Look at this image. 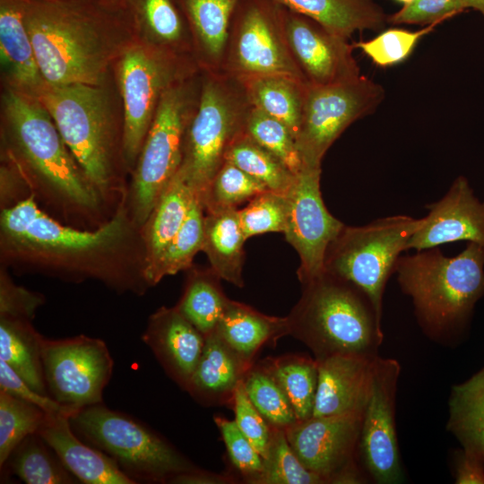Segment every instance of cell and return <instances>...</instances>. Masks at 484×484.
Returning a JSON list of instances; mask_svg holds the SVG:
<instances>
[{
    "label": "cell",
    "mask_w": 484,
    "mask_h": 484,
    "mask_svg": "<svg viewBox=\"0 0 484 484\" xmlns=\"http://www.w3.org/2000/svg\"><path fill=\"white\" fill-rule=\"evenodd\" d=\"M43 1H52V2H66V3H74V2H90V0H43Z\"/></svg>",
    "instance_id": "cell-55"
},
{
    "label": "cell",
    "mask_w": 484,
    "mask_h": 484,
    "mask_svg": "<svg viewBox=\"0 0 484 484\" xmlns=\"http://www.w3.org/2000/svg\"><path fill=\"white\" fill-rule=\"evenodd\" d=\"M428 215L408 243L417 251L467 240L484 246V202L475 195L464 177H458L446 194L426 206Z\"/></svg>",
    "instance_id": "cell-19"
},
{
    "label": "cell",
    "mask_w": 484,
    "mask_h": 484,
    "mask_svg": "<svg viewBox=\"0 0 484 484\" xmlns=\"http://www.w3.org/2000/svg\"><path fill=\"white\" fill-rule=\"evenodd\" d=\"M4 110L9 143L20 161L18 175L37 203L73 227L92 229L108 221L115 212L89 180L46 108L9 91Z\"/></svg>",
    "instance_id": "cell-2"
},
{
    "label": "cell",
    "mask_w": 484,
    "mask_h": 484,
    "mask_svg": "<svg viewBox=\"0 0 484 484\" xmlns=\"http://www.w3.org/2000/svg\"><path fill=\"white\" fill-rule=\"evenodd\" d=\"M252 107L239 79L202 71L199 99L186 129L178 169L200 202L229 147L245 131Z\"/></svg>",
    "instance_id": "cell-7"
},
{
    "label": "cell",
    "mask_w": 484,
    "mask_h": 484,
    "mask_svg": "<svg viewBox=\"0 0 484 484\" xmlns=\"http://www.w3.org/2000/svg\"><path fill=\"white\" fill-rule=\"evenodd\" d=\"M238 0H179L202 71L220 72L229 25Z\"/></svg>",
    "instance_id": "cell-24"
},
{
    "label": "cell",
    "mask_w": 484,
    "mask_h": 484,
    "mask_svg": "<svg viewBox=\"0 0 484 484\" xmlns=\"http://www.w3.org/2000/svg\"><path fill=\"white\" fill-rule=\"evenodd\" d=\"M202 83L186 79L162 94L127 188L125 204L142 227L177 173L187 124L197 106Z\"/></svg>",
    "instance_id": "cell-8"
},
{
    "label": "cell",
    "mask_w": 484,
    "mask_h": 484,
    "mask_svg": "<svg viewBox=\"0 0 484 484\" xmlns=\"http://www.w3.org/2000/svg\"><path fill=\"white\" fill-rule=\"evenodd\" d=\"M385 94L380 84L364 75L332 85L307 84L295 139L303 166L321 168L325 152L336 139L353 122L373 113Z\"/></svg>",
    "instance_id": "cell-13"
},
{
    "label": "cell",
    "mask_w": 484,
    "mask_h": 484,
    "mask_svg": "<svg viewBox=\"0 0 484 484\" xmlns=\"http://www.w3.org/2000/svg\"><path fill=\"white\" fill-rule=\"evenodd\" d=\"M225 160L236 165L268 190L286 194L296 174L275 155L261 146L245 131L229 147Z\"/></svg>",
    "instance_id": "cell-37"
},
{
    "label": "cell",
    "mask_w": 484,
    "mask_h": 484,
    "mask_svg": "<svg viewBox=\"0 0 484 484\" xmlns=\"http://www.w3.org/2000/svg\"><path fill=\"white\" fill-rule=\"evenodd\" d=\"M246 393L268 424L285 429L298 419L282 389L264 367H251L243 378Z\"/></svg>",
    "instance_id": "cell-42"
},
{
    "label": "cell",
    "mask_w": 484,
    "mask_h": 484,
    "mask_svg": "<svg viewBox=\"0 0 484 484\" xmlns=\"http://www.w3.org/2000/svg\"><path fill=\"white\" fill-rule=\"evenodd\" d=\"M39 100L89 180L116 212L127 187L115 169L114 134L103 91L97 85L46 84Z\"/></svg>",
    "instance_id": "cell-6"
},
{
    "label": "cell",
    "mask_w": 484,
    "mask_h": 484,
    "mask_svg": "<svg viewBox=\"0 0 484 484\" xmlns=\"http://www.w3.org/2000/svg\"><path fill=\"white\" fill-rule=\"evenodd\" d=\"M48 413L40 407L0 390V466L29 435L37 433Z\"/></svg>",
    "instance_id": "cell-40"
},
{
    "label": "cell",
    "mask_w": 484,
    "mask_h": 484,
    "mask_svg": "<svg viewBox=\"0 0 484 484\" xmlns=\"http://www.w3.org/2000/svg\"><path fill=\"white\" fill-rule=\"evenodd\" d=\"M454 466L456 484H484V461L476 455L462 448L455 454Z\"/></svg>",
    "instance_id": "cell-51"
},
{
    "label": "cell",
    "mask_w": 484,
    "mask_h": 484,
    "mask_svg": "<svg viewBox=\"0 0 484 484\" xmlns=\"http://www.w3.org/2000/svg\"><path fill=\"white\" fill-rule=\"evenodd\" d=\"M214 330L230 348L252 363L264 344L289 334V323L287 316H270L230 299Z\"/></svg>",
    "instance_id": "cell-26"
},
{
    "label": "cell",
    "mask_w": 484,
    "mask_h": 484,
    "mask_svg": "<svg viewBox=\"0 0 484 484\" xmlns=\"http://www.w3.org/2000/svg\"><path fill=\"white\" fill-rule=\"evenodd\" d=\"M125 3L131 4L145 30L168 51L186 48L189 27L179 0H125Z\"/></svg>",
    "instance_id": "cell-38"
},
{
    "label": "cell",
    "mask_w": 484,
    "mask_h": 484,
    "mask_svg": "<svg viewBox=\"0 0 484 484\" xmlns=\"http://www.w3.org/2000/svg\"><path fill=\"white\" fill-rule=\"evenodd\" d=\"M248 202L245 208L238 210L246 239L268 232H284L288 215L286 194L266 190Z\"/></svg>",
    "instance_id": "cell-44"
},
{
    "label": "cell",
    "mask_w": 484,
    "mask_h": 484,
    "mask_svg": "<svg viewBox=\"0 0 484 484\" xmlns=\"http://www.w3.org/2000/svg\"><path fill=\"white\" fill-rule=\"evenodd\" d=\"M41 354L47 389L53 399L73 413L102 403L114 366L104 341L84 334L43 337Z\"/></svg>",
    "instance_id": "cell-14"
},
{
    "label": "cell",
    "mask_w": 484,
    "mask_h": 484,
    "mask_svg": "<svg viewBox=\"0 0 484 484\" xmlns=\"http://www.w3.org/2000/svg\"><path fill=\"white\" fill-rule=\"evenodd\" d=\"M252 106L283 123L296 139L307 83L287 76H258L240 80Z\"/></svg>",
    "instance_id": "cell-32"
},
{
    "label": "cell",
    "mask_w": 484,
    "mask_h": 484,
    "mask_svg": "<svg viewBox=\"0 0 484 484\" xmlns=\"http://www.w3.org/2000/svg\"><path fill=\"white\" fill-rule=\"evenodd\" d=\"M42 339L31 320L0 316V359L36 392L49 395L42 363Z\"/></svg>",
    "instance_id": "cell-31"
},
{
    "label": "cell",
    "mask_w": 484,
    "mask_h": 484,
    "mask_svg": "<svg viewBox=\"0 0 484 484\" xmlns=\"http://www.w3.org/2000/svg\"><path fill=\"white\" fill-rule=\"evenodd\" d=\"M363 412L312 416L284 429L303 465L326 483L366 482L357 463Z\"/></svg>",
    "instance_id": "cell-15"
},
{
    "label": "cell",
    "mask_w": 484,
    "mask_h": 484,
    "mask_svg": "<svg viewBox=\"0 0 484 484\" xmlns=\"http://www.w3.org/2000/svg\"><path fill=\"white\" fill-rule=\"evenodd\" d=\"M400 363L376 358L369 396L362 415L359 452L364 470L377 484L403 480L395 428V398Z\"/></svg>",
    "instance_id": "cell-16"
},
{
    "label": "cell",
    "mask_w": 484,
    "mask_h": 484,
    "mask_svg": "<svg viewBox=\"0 0 484 484\" xmlns=\"http://www.w3.org/2000/svg\"><path fill=\"white\" fill-rule=\"evenodd\" d=\"M466 9L463 0H413L387 17V22L428 25L443 22Z\"/></svg>",
    "instance_id": "cell-48"
},
{
    "label": "cell",
    "mask_w": 484,
    "mask_h": 484,
    "mask_svg": "<svg viewBox=\"0 0 484 484\" xmlns=\"http://www.w3.org/2000/svg\"><path fill=\"white\" fill-rule=\"evenodd\" d=\"M45 302L44 297L16 285L1 265L0 272V316H12L31 320L36 310Z\"/></svg>",
    "instance_id": "cell-49"
},
{
    "label": "cell",
    "mask_w": 484,
    "mask_h": 484,
    "mask_svg": "<svg viewBox=\"0 0 484 484\" xmlns=\"http://www.w3.org/2000/svg\"><path fill=\"white\" fill-rule=\"evenodd\" d=\"M0 390L23 401L33 403L49 414L73 412L63 406L49 395H44L32 389L8 364L0 359Z\"/></svg>",
    "instance_id": "cell-50"
},
{
    "label": "cell",
    "mask_w": 484,
    "mask_h": 484,
    "mask_svg": "<svg viewBox=\"0 0 484 484\" xmlns=\"http://www.w3.org/2000/svg\"><path fill=\"white\" fill-rule=\"evenodd\" d=\"M99 4L106 8H120L125 5V0H98Z\"/></svg>",
    "instance_id": "cell-54"
},
{
    "label": "cell",
    "mask_w": 484,
    "mask_h": 484,
    "mask_svg": "<svg viewBox=\"0 0 484 484\" xmlns=\"http://www.w3.org/2000/svg\"><path fill=\"white\" fill-rule=\"evenodd\" d=\"M394 272L402 291L412 300L423 333L435 341L451 343L484 295V246L469 242L454 257L436 247L401 255Z\"/></svg>",
    "instance_id": "cell-3"
},
{
    "label": "cell",
    "mask_w": 484,
    "mask_h": 484,
    "mask_svg": "<svg viewBox=\"0 0 484 484\" xmlns=\"http://www.w3.org/2000/svg\"><path fill=\"white\" fill-rule=\"evenodd\" d=\"M169 377L186 390L204 346V335L175 307L150 315L142 336Z\"/></svg>",
    "instance_id": "cell-21"
},
{
    "label": "cell",
    "mask_w": 484,
    "mask_h": 484,
    "mask_svg": "<svg viewBox=\"0 0 484 484\" xmlns=\"http://www.w3.org/2000/svg\"><path fill=\"white\" fill-rule=\"evenodd\" d=\"M266 190L260 181L225 160L209 184L201 203L204 213L236 209Z\"/></svg>",
    "instance_id": "cell-41"
},
{
    "label": "cell",
    "mask_w": 484,
    "mask_h": 484,
    "mask_svg": "<svg viewBox=\"0 0 484 484\" xmlns=\"http://www.w3.org/2000/svg\"><path fill=\"white\" fill-rule=\"evenodd\" d=\"M321 172V168L303 166L286 194L288 215L283 233L299 256L298 277L301 284L324 271L327 247L344 227L325 207Z\"/></svg>",
    "instance_id": "cell-17"
},
{
    "label": "cell",
    "mask_w": 484,
    "mask_h": 484,
    "mask_svg": "<svg viewBox=\"0 0 484 484\" xmlns=\"http://www.w3.org/2000/svg\"><path fill=\"white\" fill-rule=\"evenodd\" d=\"M194 68L199 66L167 50L134 47L125 51L119 82L124 103L122 153L128 166L136 163L164 91L194 75Z\"/></svg>",
    "instance_id": "cell-12"
},
{
    "label": "cell",
    "mask_w": 484,
    "mask_h": 484,
    "mask_svg": "<svg viewBox=\"0 0 484 484\" xmlns=\"http://www.w3.org/2000/svg\"><path fill=\"white\" fill-rule=\"evenodd\" d=\"M378 355L342 353L316 360L318 382L313 416L363 412Z\"/></svg>",
    "instance_id": "cell-20"
},
{
    "label": "cell",
    "mask_w": 484,
    "mask_h": 484,
    "mask_svg": "<svg viewBox=\"0 0 484 484\" xmlns=\"http://www.w3.org/2000/svg\"><path fill=\"white\" fill-rule=\"evenodd\" d=\"M0 258L17 272L93 280L120 294L143 295L150 288L142 227L125 200L103 225L88 229L55 219L30 194L1 209Z\"/></svg>",
    "instance_id": "cell-1"
},
{
    "label": "cell",
    "mask_w": 484,
    "mask_h": 484,
    "mask_svg": "<svg viewBox=\"0 0 484 484\" xmlns=\"http://www.w3.org/2000/svg\"><path fill=\"white\" fill-rule=\"evenodd\" d=\"M465 7L473 8L484 16V0H463Z\"/></svg>",
    "instance_id": "cell-53"
},
{
    "label": "cell",
    "mask_w": 484,
    "mask_h": 484,
    "mask_svg": "<svg viewBox=\"0 0 484 484\" xmlns=\"http://www.w3.org/2000/svg\"><path fill=\"white\" fill-rule=\"evenodd\" d=\"M195 198L194 190L177 171L142 226L145 274L180 229Z\"/></svg>",
    "instance_id": "cell-29"
},
{
    "label": "cell",
    "mask_w": 484,
    "mask_h": 484,
    "mask_svg": "<svg viewBox=\"0 0 484 484\" xmlns=\"http://www.w3.org/2000/svg\"><path fill=\"white\" fill-rule=\"evenodd\" d=\"M282 25L291 56L307 84L332 85L361 75L348 39L284 5Z\"/></svg>",
    "instance_id": "cell-18"
},
{
    "label": "cell",
    "mask_w": 484,
    "mask_h": 484,
    "mask_svg": "<svg viewBox=\"0 0 484 484\" xmlns=\"http://www.w3.org/2000/svg\"><path fill=\"white\" fill-rule=\"evenodd\" d=\"M232 464L246 478L258 475L264 468L263 457L255 450L249 439L241 432L235 420L215 417Z\"/></svg>",
    "instance_id": "cell-46"
},
{
    "label": "cell",
    "mask_w": 484,
    "mask_h": 484,
    "mask_svg": "<svg viewBox=\"0 0 484 484\" xmlns=\"http://www.w3.org/2000/svg\"><path fill=\"white\" fill-rule=\"evenodd\" d=\"M264 367L288 398L298 421L313 416L318 382L316 359L289 355L269 359Z\"/></svg>",
    "instance_id": "cell-35"
},
{
    "label": "cell",
    "mask_w": 484,
    "mask_h": 484,
    "mask_svg": "<svg viewBox=\"0 0 484 484\" xmlns=\"http://www.w3.org/2000/svg\"><path fill=\"white\" fill-rule=\"evenodd\" d=\"M421 219L393 215L364 226H346L327 247L324 271L351 282L382 316L386 282Z\"/></svg>",
    "instance_id": "cell-10"
},
{
    "label": "cell",
    "mask_w": 484,
    "mask_h": 484,
    "mask_svg": "<svg viewBox=\"0 0 484 484\" xmlns=\"http://www.w3.org/2000/svg\"><path fill=\"white\" fill-rule=\"evenodd\" d=\"M190 270L183 294L176 307L204 336L220 322L229 298L220 286V278L212 270Z\"/></svg>",
    "instance_id": "cell-33"
},
{
    "label": "cell",
    "mask_w": 484,
    "mask_h": 484,
    "mask_svg": "<svg viewBox=\"0 0 484 484\" xmlns=\"http://www.w3.org/2000/svg\"><path fill=\"white\" fill-rule=\"evenodd\" d=\"M203 204L195 198L180 229L146 272L150 288L166 276L192 267L195 255L203 248Z\"/></svg>",
    "instance_id": "cell-36"
},
{
    "label": "cell",
    "mask_w": 484,
    "mask_h": 484,
    "mask_svg": "<svg viewBox=\"0 0 484 484\" xmlns=\"http://www.w3.org/2000/svg\"><path fill=\"white\" fill-rule=\"evenodd\" d=\"M282 8L277 0H238L220 72L239 80L279 75L307 83L286 42Z\"/></svg>",
    "instance_id": "cell-11"
},
{
    "label": "cell",
    "mask_w": 484,
    "mask_h": 484,
    "mask_svg": "<svg viewBox=\"0 0 484 484\" xmlns=\"http://www.w3.org/2000/svg\"><path fill=\"white\" fill-rule=\"evenodd\" d=\"M25 24L46 84L99 85L107 53L90 2L30 0Z\"/></svg>",
    "instance_id": "cell-5"
},
{
    "label": "cell",
    "mask_w": 484,
    "mask_h": 484,
    "mask_svg": "<svg viewBox=\"0 0 484 484\" xmlns=\"http://www.w3.org/2000/svg\"><path fill=\"white\" fill-rule=\"evenodd\" d=\"M27 484H73L78 480L38 434L26 436L13 451L6 468Z\"/></svg>",
    "instance_id": "cell-34"
},
{
    "label": "cell",
    "mask_w": 484,
    "mask_h": 484,
    "mask_svg": "<svg viewBox=\"0 0 484 484\" xmlns=\"http://www.w3.org/2000/svg\"><path fill=\"white\" fill-rule=\"evenodd\" d=\"M381 317L361 290L325 271L302 283L301 297L287 316L289 334L316 360L342 353L377 355Z\"/></svg>",
    "instance_id": "cell-4"
},
{
    "label": "cell",
    "mask_w": 484,
    "mask_h": 484,
    "mask_svg": "<svg viewBox=\"0 0 484 484\" xmlns=\"http://www.w3.org/2000/svg\"><path fill=\"white\" fill-rule=\"evenodd\" d=\"M29 1L0 0L1 60L18 84L39 91L44 80L25 24Z\"/></svg>",
    "instance_id": "cell-25"
},
{
    "label": "cell",
    "mask_w": 484,
    "mask_h": 484,
    "mask_svg": "<svg viewBox=\"0 0 484 484\" xmlns=\"http://www.w3.org/2000/svg\"><path fill=\"white\" fill-rule=\"evenodd\" d=\"M397 2L402 3L403 5L411 4L413 0H396Z\"/></svg>",
    "instance_id": "cell-56"
},
{
    "label": "cell",
    "mask_w": 484,
    "mask_h": 484,
    "mask_svg": "<svg viewBox=\"0 0 484 484\" xmlns=\"http://www.w3.org/2000/svg\"><path fill=\"white\" fill-rule=\"evenodd\" d=\"M263 471L247 482L255 484H326L298 458L284 429L272 427L271 441L263 458Z\"/></svg>",
    "instance_id": "cell-39"
},
{
    "label": "cell",
    "mask_w": 484,
    "mask_h": 484,
    "mask_svg": "<svg viewBox=\"0 0 484 484\" xmlns=\"http://www.w3.org/2000/svg\"><path fill=\"white\" fill-rule=\"evenodd\" d=\"M288 9L349 39L355 31L379 30L387 17L375 0H277Z\"/></svg>",
    "instance_id": "cell-27"
},
{
    "label": "cell",
    "mask_w": 484,
    "mask_h": 484,
    "mask_svg": "<svg viewBox=\"0 0 484 484\" xmlns=\"http://www.w3.org/2000/svg\"><path fill=\"white\" fill-rule=\"evenodd\" d=\"M446 429L462 448L484 461V367L451 388Z\"/></svg>",
    "instance_id": "cell-30"
},
{
    "label": "cell",
    "mask_w": 484,
    "mask_h": 484,
    "mask_svg": "<svg viewBox=\"0 0 484 484\" xmlns=\"http://www.w3.org/2000/svg\"><path fill=\"white\" fill-rule=\"evenodd\" d=\"M441 22L428 24L419 30L388 29L367 40L354 42L353 48L362 50L376 65L385 67L405 60L419 40L430 33Z\"/></svg>",
    "instance_id": "cell-45"
},
{
    "label": "cell",
    "mask_w": 484,
    "mask_h": 484,
    "mask_svg": "<svg viewBox=\"0 0 484 484\" xmlns=\"http://www.w3.org/2000/svg\"><path fill=\"white\" fill-rule=\"evenodd\" d=\"M246 240L237 209L204 214L202 251L206 254L212 270L221 280L239 288L244 286Z\"/></svg>",
    "instance_id": "cell-28"
},
{
    "label": "cell",
    "mask_w": 484,
    "mask_h": 484,
    "mask_svg": "<svg viewBox=\"0 0 484 484\" xmlns=\"http://www.w3.org/2000/svg\"><path fill=\"white\" fill-rule=\"evenodd\" d=\"M235 479L229 475L213 473L194 468L172 476L168 483L174 484H228Z\"/></svg>",
    "instance_id": "cell-52"
},
{
    "label": "cell",
    "mask_w": 484,
    "mask_h": 484,
    "mask_svg": "<svg viewBox=\"0 0 484 484\" xmlns=\"http://www.w3.org/2000/svg\"><path fill=\"white\" fill-rule=\"evenodd\" d=\"M66 469L86 484H134L110 456L82 443L73 433L69 416L49 414L37 432Z\"/></svg>",
    "instance_id": "cell-22"
},
{
    "label": "cell",
    "mask_w": 484,
    "mask_h": 484,
    "mask_svg": "<svg viewBox=\"0 0 484 484\" xmlns=\"http://www.w3.org/2000/svg\"><path fill=\"white\" fill-rule=\"evenodd\" d=\"M69 420L73 430L135 481L168 483L172 476L196 468L144 424L103 403L82 408Z\"/></svg>",
    "instance_id": "cell-9"
},
{
    "label": "cell",
    "mask_w": 484,
    "mask_h": 484,
    "mask_svg": "<svg viewBox=\"0 0 484 484\" xmlns=\"http://www.w3.org/2000/svg\"><path fill=\"white\" fill-rule=\"evenodd\" d=\"M245 132L261 146L280 159L294 174L303 168L295 138L281 121L252 107Z\"/></svg>",
    "instance_id": "cell-43"
},
{
    "label": "cell",
    "mask_w": 484,
    "mask_h": 484,
    "mask_svg": "<svg viewBox=\"0 0 484 484\" xmlns=\"http://www.w3.org/2000/svg\"><path fill=\"white\" fill-rule=\"evenodd\" d=\"M232 402L236 424L264 458L271 441L272 427L249 400L243 379L234 390Z\"/></svg>",
    "instance_id": "cell-47"
},
{
    "label": "cell",
    "mask_w": 484,
    "mask_h": 484,
    "mask_svg": "<svg viewBox=\"0 0 484 484\" xmlns=\"http://www.w3.org/2000/svg\"><path fill=\"white\" fill-rule=\"evenodd\" d=\"M204 337L202 355L186 391L203 404L232 400L237 385L252 363L230 348L215 330Z\"/></svg>",
    "instance_id": "cell-23"
}]
</instances>
